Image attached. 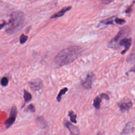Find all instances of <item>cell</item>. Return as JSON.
<instances>
[{
	"instance_id": "1",
	"label": "cell",
	"mask_w": 135,
	"mask_h": 135,
	"mask_svg": "<svg viewBox=\"0 0 135 135\" xmlns=\"http://www.w3.org/2000/svg\"><path fill=\"white\" fill-rule=\"evenodd\" d=\"M82 51V48L79 46H72L64 49L56 56L54 63L59 67L69 65L78 59Z\"/></svg>"
},
{
	"instance_id": "2",
	"label": "cell",
	"mask_w": 135,
	"mask_h": 135,
	"mask_svg": "<svg viewBox=\"0 0 135 135\" xmlns=\"http://www.w3.org/2000/svg\"><path fill=\"white\" fill-rule=\"evenodd\" d=\"M24 14L20 11L12 13L9 22V27L6 32L8 34H13L21 30L24 23Z\"/></svg>"
},
{
	"instance_id": "3",
	"label": "cell",
	"mask_w": 135,
	"mask_h": 135,
	"mask_svg": "<svg viewBox=\"0 0 135 135\" xmlns=\"http://www.w3.org/2000/svg\"><path fill=\"white\" fill-rule=\"evenodd\" d=\"M130 32V28L128 27H124L121 28L117 35L111 40L108 44V47L112 49H117L118 48V41L120 38L126 37L128 35Z\"/></svg>"
},
{
	"instance_id": "4",
	"label": "cell",
	"mask_w": 135,
	"mask_h": 135,
	"mask_svg": "<svg viewBox=\"0 0 135 135\" xmlns=\"http://www.w3.org/2000/svg\"><path fill=\"white\" fill-rule=\"evenodd\" d=\"M29 85L31 89L33 91H37L42 88L43 82L40 79H36L29 83Z\"/></svg>"
},
{
	"instance_id": "5",
	"label": "cell",
	"mask_w": 135,
	"mask_h": 135,
	"mask_svg": "<svg viewBox=\"0 0 135 135\" xmlns=\"http://www.w3.org/2000/svg\"><path fill=\"white\" fill-rule=\"evenodd\" d=\"M132 40L131 38H124L120 40V41L119 42V45L121 46H124L125 48V49L121 52V54L122 55L125 54L129 50L132 44Z\"/></svg>"
},
{
	"instance_id": "6",
	"label": "cell",
	"mask_w": 135,
	"mask_h": 135,
	"mask_svg": "<svg viewBox=\"0 0 135 135\" xmlns=\"http://www.w3.org/2000/svg\"><path fill=\"white\" fill-rule=\"evenodd\" d=\"M65 126L67 127L69 131H70L71 134L72 135H80V132L78 128L76 126H75L71 123L67 121L65 122Z\"/></svg>"
},
{
	"instance_id": "7",
	"label": "cell",
	"mask_w": 135,
	"mask_h": 135,
	"mask_svg": "<svg viewBox=\"0 0 135 135\" xmlns=\"http://www.w3.org/2000/svg\"><path fill=\"white\" fill-rule=\"evenodd\" d=\"M93 80V76L92 74L88 75L85 81L82 83V85L84 87L87 89H89L91 88Z\"/></svg>"
},
{
	"instance_id": "8",
	"label": "cell",
	"mask_w": 135,
	"mask_h": 135,
	"mask_svg": "<svg viewBox=\"0 0 135 135\" xmlns=\"http://www.w3.org/2000/svg\"><path fill=\"white\" fill-rule=\"evenodd\" d=\"M118 105L120 109V110L122 111H128L132 108V103L129 101H123L118 103Z\"/></svg>"
},
{
	"instance_id": "9",
	"label": "cell",
	"mask_w": 135,
	"mask_h": 135,
	"mask_svg": "<svg viewBox=\"0 0 135 135\" xmlns=\"http://www.w3.org/2000/svg\"><path fill=\"white\" fill-rule=\"evenodd\" d=\"M72 8V7L70 6L65 7L62 9L61 10L59 11L57 13L52 15L51 17V19H54V18H59L60 17L63 16L65 14L66 12L68 11Z\"/></svg>"
},
{
	"instance_id": "10",
	"label": "cell",
	"mask_w": 135,
	"mask_h": 135,
	"mask_svg": "<svg viewBox=\"0 0 135 135\" xmlns=\"http://www.w3.org/2000/svg\"><path fill=\"white\" fill-rule=\"evenodd\" d=\"M16 119V117L10 116L6 121H5V126L7 128H9L13 124Z\"/></svg>"
},
{
	"instance_id": "11",
	"label": "cell",
	"mask_w": 135,
	"mask_h": 135,
	"mask_svg": "<svg viewBox=\"0 0 135 135\" xmlns=\"http://www.w3.org/2000/svg\"><path fill=\"white\" fill-rule=\"evenodd\" d=\"M101 99L98 96L96 97L94 100L93 106L97 109H99L100 107V103L101 102Z\"/></svg>"
},
{
	"instance_id": "12",
	"label": "cell",
	"mask_w": 135,
	"mask_h": 135,
	"mask_svg": "<svg viewBox=\"0 0 135 135\" xmlns=\"http://www.w3.org/2000/svg\"><path fill=\"white\" fill-rule=\"evenodd\" d=\"M24 100L26 102H29L32 99V95L29 92L25 90H24V95H23Z\"/></svg>"
},
{
	"instance_id": "13",
	"label": "cell",
	"mask_w": 135,
	"mask_h": 135,
	"mask_svg": "<svg viewBox=\"0 0 135 135\" xmlns=\"http://www.w3.org/2000/svg\"><path fill=\"white\" fill-rule=\"evenodd\" d=\"M68 90L67 88H64L62 89L61 90V91H60L59 94L57 96V100L58 102H60L61 101V100L62 96L64 94H65L66 93V92Z\"/></svg>"
},
{
	"instance_id": "14",
	"label": "cell",
	"mask_w": 135,
	"mask_h": 135,
	"mask_svg": "<svg viewBox=\"0 0 135 135\" xmlns=\"http://www.w3.org/2000/svg\"><path fill=\"white\" fill-rule=\"evenodd\" d=\"M69 116H70V120L73 123L76 124L77 123L76 117L77 116L75 114L73 111H69L68 114Z\"/></svg>"
},
{
	"instance_id": "15",
	"label": "cell",
	"mask_w": 135,
	"mask_h": 135,
	"mask_svg": "<svg viewBox=\"0 0 135 135\" xmlns=\"http://www.w3.org/2000/svg\"><path fill=\"white\" fill-rule=\"evenodd\" d=\"M114 17H112L111 18L105 19L101 21V23L103 24L106 25H113V19Z\"/></svg>"
},
{
	"instance_id": "16",
	"label": "cell",
	"mask_w": 135,
	"mask_h": 135,
	"mask_svg": "<svg viewBox=\"0 0 135 135\" xmlns=\"http://www.w3.org/2000/svg\"><path fill=\"white\" fill-rule=\"evenodd\" d=\"M17 107L15 106H13L11 108V111H10V116L16 117V116H17Z\"/></svg>"
},
{
	"instance_id": "17",
	"label": "cell",
	"mask_w": 135,
	"mask_h": 135,
	"mask_svg": "<svg viewBox=\"0 0 135 135\" xmlns=\"http://www.w3.org/2000/svg\"><path fill=\"white\" fill-rule=\"evenodd\" d=\"M28 37L27 36L24 35V34H21L19 38V42L20 44H22L25 43L26 41L28 40Z\"/></svg>"
},
{
	"instance_id": "18",
	"label": "cell",
	"mask_w": 135,
	"mask_h": 135,
	"mask_svg": "<svg viewBox=\"0 0 135 135\" xmlns=\"http://www.w3.org/2000/svg\"><path fill=\"white\" fill-rule=\"evenodd\" d=\"M0 84L2 86H6L8 84V78L6 77L2 78L0 81Z\"/></svg>"
},
{
	"instance_id": "19",
	"label": "cell",
	"mask_w": 135,
	"mask_h": 135,
	"mask_svg": "<svg viewBox=\"0 0 135 135\" xmlns=\"http://www.w3.org/2000/svg\"><path fill=\"white\" fill-rule=\"evenodd\" d=\"M133 126L132 124H131L130 123H129L128 125H127L124 129V133H129L130 131L132 130V129H133Z\"/></svg>"
},
{
	"instance_id": "20",
	"label": "cell",
	"mask_w": 135,
	"mask_h": 135,
	"mask_svg": "<svg viewBox=\"0 0 135 135\" xmlns=\"http://www.w3.org/2000/svg\"><path fill=\"white\" fill-rule=\"evenodd\" d=\"M115 23L118 25H122L126 23V21L124 19L116 18L115 20Z\"/></svg>"
},
{
	"instance_id": "21",
	"label": "cell",
	"mask_w": 135,
	"mask_h": 135,
	"mask_svg": "<svg viewBox=\"0 0 135 135\" xmlns=\"http://www.w3.org/2000/svg\"><path fill=\"white\" fill-rule=\"evenodd\" d=\"M28 109L31 112L34 113L35 111V108L34 105L32 104L29 105L28 107Z\"/></svg>"
},
{
	"instance_id": "22",
	"label": "cell",
	"mask_w": 135,
	"mask_h": 135,
	"mask_svg": "<svg viewBox=\"0 0 135 135\" xmlns=\"http://www.w3.org/2000/svg\"><path fill=\"white\" fill-rule=\"evenodd\" d=\"M101 2L104 4H108L113 2L114 0H100Z\"/></svg>"
},
{
	"instance_id": "23",
	"label": "cell",
	"mask_w": 135,
	"mask_h": 135,
	"mask_svg": "<svg viewBox=\"0 0 135 135\" xmlns=\"http://www.w3.org/2000/svg\"><path fill=\"white\" fill-rule=\"evenodd\" d=\"M100 97L101 99H104L106 100H109V99L108 96L107 95V94L104 93L101 94L100 95Z\"/></svg>"
},
{
	"instance_id": "24",
	"label": "cell",
	"mask_w": 135,
	"mask_h": 135,
	"mask_svg": "<svg viewBox=\"0 0 135 135\" xmlns=\"http://www.w3.org/2000/svg\"><path fill=\"white\" fill-rule=\"evenodd\" d=\"M131 6L130 7H129L126 11V13H130V12L132 11V8H131Z\"/></svg>"
},
{
	"instance_id": "25",
	"label": "cell",
	"mask_w": 135,
	"mask_h": 135,
	"mask_svg": "<svg viewBox=\"0 0 135 135\" xmlns=\"http://www.w3.org/2000/svg\"><path fill=\"white\" fill-rule=\"evenodd\" d=\"M130 72H134L135 73V65L129 71Z\"/></svg>"
},
{
	"instance_id": "26",
	"label": "cell",
	"mask_w": 135,
	"mask_h": 135,
	"mask_svg": "<svg viewBox=\"0 0 135 135\" xmlns=\"http://www.w3.org/2000/svg\"><path fill=\"white\" fill-rule=\"evenodd\" d=\"M5 23H2V24H0V29H1L2 28H3V27L5 26Z\"/></svg>"
}]
</instances>
